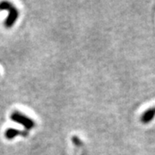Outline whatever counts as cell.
Segmentation results:
<instances>
[{
  "instance_id": "cell-2",
  "label": "cell",
  "mask_w": 155,
  "mask_h": 155,
  "mask_svg": "<svg viewBox=\"0 0 155 155\" xmlns=\"http://www.w3.org/2000/svg\"><path fill=\"white\" fill-rule=\"evenodd\" d=\"M11 119L13 122H17V123L21 124L22 126H23L25 127L26 131L32 129L35 126V123L34 122L32 119H30L29 117L23 115L22 113L19 112V111H14L11 114Z\"/></svg>"
},
{
  "instance_id": "cell-3",
  "label": "cell",
  "mask_w": 155,
  "mask_h": 155,
  "mask_svg": "<svg viewBox=\"0 0 155 155\" xmlns=\"http://www.w3.org/2000/svg\"><path fill=\"white\" fill-rule=\"evenodd\" d=\"M28 131H22V130L16 129V128H8L5 133V136L6 139L11 140V139L15 138L17 135L26 136V135H28Z\"/></svg>"
},
{
  "instance_id": "cell-5",
  "label": "cell",
  "mask_w": 155,
  "mask_h": 155,
  "mask_svg": "<svg viewBox=\"0 0 155 155\" xmlns=\"http://www.w3.org/2000/svg\"><path fill=\"white\" fill-rule=\"evenodd\" d=\"M72 142H73V144L75 145V146H78V147H80V146H82V141L79 140V138L78 137V136H73L72 139Z\"/></svg>"
},
{
  "instance_id": "cell-1",
  "label": "cell",
  "mask_w": 155,
  "mask_h": 155,
  "mask_svg": "<svg viewBox=\"0 0 155 155\" xmlns=\"http://www.w3.org/2000/svg\"><path fill=\"white\" fill-rule=\"evenodd\" d=\"M0 11H9V15L5 21V26L7 28H11L16 23L18 18V11L17 8L10 2L3 1L0 3Z\"/></svg>"
},
{
  "instance_id": "cell-4",
  "label": "cell",
  "mask_w": 155,
  "mask_h": 155,
  "mask_svg": "<svg viewBox=\"0 0 155 155\" xmlns=\"http://www.w3.org/2000/svg\"><path fill=\"white\" fill-rule=\"evenodd\" d=\"M155 116V107L154 108H151L148 109L147 110L143 113V115L141 116V122L143 123H148L150 122Z\"/></svg>"
}]
</instances>
